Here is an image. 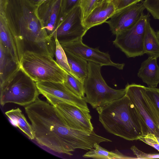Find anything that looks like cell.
Masks as SVG:
<instances>
[{
    "instance_id": "cell-1",
    "label": "cell",
    "mask_w": 159,
    "mask_h": 159,
    "mask_svg": "<svg viewBox=\"0 0 159 159\" xmlns=\"http://www.w3.org/2000/svg\"><path fill=\"white\" fill-rule=\"evenodd\" d=\"M35 140L53 151L69 155L77 149H90L94 135L67 127L54 106L39 98L25 108Z\"/></svg>"
},
{
    "instance_id": "cell-2",
    "label": "cell",
    "mask_w": 159,
    "mask_h": 159,
    "mask_svg": "<svg viewBox=\"0 0 159 159\" xmlns=\"http://www.w3.org/2000/svg\"><path fill=\"white\" fill-rule=\"evenodd\" d=\"M37 7L29 0H8L5 15L20 58L27 51L50 54L55 49V41L47 34Z\"/></svg>"
},
{
    "instance_id": "cell-3",
    "label": "cell",
    "mask_w": 159,
    "mask_h": 159,
    "mask_svg": "<svg viewBox=\"0 0 159 159\" xmlns=\"http://www.w3.org/2000/svg\"><path fill=\"white\" fill-rule=\"evenodd\" d=\"M96 109L99 121L108 132L129 141L139 140L143 134L139 115L125 94Z\"/></svg>"
},
{
    "instance_id": "cell-4",
    "label": "cell",
    "mask_w": 159,
    "mask_h": 159,
    "mask_svg": "<svg viewBox=\"0 0 159 159\" xmlns=\"http://www.w3.org/2000/svg\"><path fill=\"white\" fill-rule=\"evenodd\" d=\"M39 94L35 82L20 67L0 85V103L2 106L12 103L25 107L35 102Z\"/></svg>"
},
{
    "instance_id": "cell-5",
    "label": "cell",
    "mask_w": 159,
    "mask_h": 159,
    "mask_svg": "<svg viewBox=\"0 0 159 159\" xmlns=\"http://www.w3.org/2000/svg\"><path fill=\"white\" fill-rule=\"evenodd\" d=\"M48 55L27 51L21 56L20 67L35 82L64 83L67 72Z\"/></svg>"
},
{
    "instance_id": "cell-6",
    "label": "cell",
    "mask_w": 159,
    "mask_h": 159,
    "mask_svg": "<svg viewBox=\"0 0 159 159\" xmlns=\"http://www.w3.org/2000/svg\"><path fill=\"white\" fill-rule=\"evenodd\" d=\"M88 62L89 72L84 82V91L86 101L92 108L96 109L125 95V88L116 89L107 84L101 74V65Z\"/></svg>"
},
{
    "instance_id": "cell-7",
    "label": "cell",
    "mask_w": 159,
    "mask_h": 159,
    "mask_svg": "<svg viewBox=\"0 0 159 159\" xmlns=\"http://www.w3.org/2000/svg\"><path fill=\"white\" fill-rule=\"evenodd\" d=\"M148 14L143 15L138 22L129 29L116 35L113 44L128 58L135 57L144 54L143 40Z\"/></svg>"
},
{
    "instance_id": "cell-8",
    "label": "cell",
    "mask_w": 159,
    "mask_h": 159,
    "mask_svg": "<svg viewBox=\"0 0 159 159\" xmlns=\"http://www.w3.org/2000/svg\"><path fill=\"white\" fill-rule=\"evenodd\" d=\"M87 31L82 24V11L79 5L63 16L53 38H56L61 44L72 42L82 40Z\"/></svg>"
},
{
    "instance_id": "cell-9",
    "label": "cell",
    "mask_w": 159,
    "mask_h": 159,
    "mask_svg": "<svg viewBox=\"0 0 159 159\" xmlns=\"http://www.w3.org/2000/svg\"><path fill=\"white\" fill-rule=\"evenodd\" d=\"M35 83L39 94L43 95L52 106L60 102H66L89 110L85 97L80 98L74 94L63 83L50 81Z\"/></svg>"
},
{
    "instance_id": "cell-10",
    "label": "cell",
    "mask_w": 159,
    "mask_h": 159,
    "mask_svg": "<svg viewBox=\"0 0 159 159\" xmlns=\"http://www.w3.org/2000/svg\"><path fill=\"white\" fill-rule=\"evenodd\" d=\"M53 106L67 127L89 133L94 131L89 110L66 102Z\"/></svg>"
},
{
    "instance_id": "cell-11",
    "label": "cell",
    "mask_w": 159,
    "mask_h": 159,
    "mask_svg": "<svg viewBox=\"0 0 159 159\" xmlns=\"http://www.w3.org/2000/svg\"><path fill=\"white\" fill-rule=\"evenodd\" d=\"M145 9L143 2L130 5L116 10L106 23L112 33L116 35L133 27L143 14Z\"/></svg>"
},
{
    "instance_id": "cell-12",
    "label": "cell",
    "mask_w": 159,
    "mask_h": 159,
    "mask_svg": "<svg viewBox=\"0 0 159 159\" xmlns=\"http://www.w3.org/2000/svg\"><path fill=\"white\" fill-rule=\"evenodd\" d=\"M141 85L132 83L125 86V95L134 106L142 121L143 134L148 133L159 137V129L153 120L141 90Z\"/></svg>"
},
{
    "instance_id": "cell-13",
    "label": "cell",
    "mask_w": 159,
    "mask_h": 159,
    "mask_svg": "<svg viewBox=\"0 0 159 159\" xmlns=\"http://www.w3.org/2000/svg\"><path fill=\"white\" fill-rule=\"evenodd\" d=\"M65 51L75 54L87 61L99 64L102 66H110L123 70L125 64L113 62L110 55L100 51L98 49L90 48L84 44L82 40L61 44Z\"/></svg>"
},
{
    "instance_id": "cell-14",
    "label": "cell",
    "mask_w": 159,
    "mask_h": 159,
    "mask_svg": "<svg viewBox=\"0 0 159 159\" xmlns=\"http://www.w3.org/2000/svg\"><path fill=\"white\" fill-rule=\"evenodd\" d=\"M63 1L46 0L37 7L39 18L48 36L53 39L55 32L63 16Z\"/></svg>"
},
{
    "instance_id": "cell-15",
    "label": "cell",
    "mask_w": 159,
    "mask_h": 159,
    "mask_svg": "<svg viewBox=\"0 0 159 159\" xmlns=\"http://www.w3.org/2000/svg\"><path fill=\"white\" fill-rule=\"evenodd\" d=\"M116 11L114 4L104 1L98 5L82 21V24L88 31L92 27L106 22Z\"/></svg>"
},
{
    "instance_id": "cell-16",
    "label": "cell",
    "mask_w": 159,
    "mask_h": 159,
    "mask_svg": "<svg viewBox=\"0 0 159 159\" xmlns=\"http://www.w3.org/2000/svg\"><path fill=\"white\" fill-rule=\"evenodd\" d=\"M138 76L149 87H156L159 83V66L157 58L148 57L141 63Z\"/></svg>"
},
{
    "instance_id": "cell-17",
    "label": "cell",
    "mask_w": 159,
    "mask_h": 159,
    "mask_svg": "<svg viewBox=\"0 0 159 159\" xmlns=\"http://www.w3.org/2000/svg\"><path fill=\"white\" fill-rule=\"evenodd\" d=\"M0 44L9 53L14 60L20 64L15 42L8 26L5 12L0 13Z\"/></svg>"
},
{
    "instance_id": "cell-18",
    "label": "cell",
    "mask_w": 159,
    "mask_h": 159,
    "mask_svg": "<svg viewBox=\"0 0 159 159\" xmlns=\"http://www.w3.org/2000/svg\"><path fill=\"white\" fill-rule=\"evenodd\" d=\"M11 56L0 44V85L7 80L20 68Z\"/></svg>"
},
{
    "instance_id": "cell-19",
    "label": "cell",
    "mask_w": 159,
    "mask_h": 159,
    "mask_svg": "<svg viewBox=\"0 0 159 159\" xmlns=\"http://www.w3.org/2000/svg\"><path fill=\"white\" fill-rule=\"evenodd\" d=\"M65 52L70 68L71 74L84 83L89 72L88 62L86 60L72 53L66 51Z\"/></svg>"
},
{
    "instance_id": "cell-20",
    "label": "cell",
    "mask_w": 159,
    "mask_h": 159,
    "mask_svg": "<svg viewBox=\"0 0 159 159\" xmlns=\"http://www.w3.org/2000/svg\"><path fill=\"white\" fill-rule=\"evenodd\" d=\"M143 49L144 53L148 57L157 59L159 57V41L156 33L150 25L149 18L146 24Z\"/></svg>"
},
{
    "instance_id": "cell-21",
    "label": "cell",
    "mask_w": 159,
    "mask_h": 159,
    "mask_svg": "<svg viewBox=\"0 0 159 159\" xmlns=\"http://www.w3.org/2000/svg\"><path fill=\"white\" fill-rule=\"evenodd\" d=\"M5 114L11 123L19 128L31 140L35 139L34 133L32 126L27 121L19 108L13 109L6 111Z\"/></svg>"
},
{
    "instance_id": "cell-22",
    "label": "cell",
    "mask_w": 159,
    "mask_h": 159,
    "mask_svg": "<svg viewBox=\"0 0 159 159\" xmlns=\"http://www.w3.org/2000/svg\"><path fill=\"white\" fill-rule=\"evenodd\" d=\"M83 157L97 159H128L137 158L126 156L117 149L109 151L96 143L94 147L85 153Z\"/></svg>"
},
{
    "instance_id": "cell-23",
    "label": "cell",
    "mask_w": 159,
    "mask_h": 159,
    "mask_svg": "<svg viewBox=\"0 0 159 159\" xmlns=\"http://www.w3.org/2000/svg\"><path fill=\"white\" fill-rule=\"evenodd\" d=\"M73 93L79 97L84 98V83L71 74L67 73L66 80L63 83Z\"/></svg>"
},
{
    "instance_id": "cell-24",
    "label": "cell",
    "mask_w": 159,
    "mask_h": 159,
    "mask_svg": "<svg viewBox=\"0 0 159 159\" xmlns=\"http://www.w3.org/2000/svg\"><path fill=\"white\" fill-rule=\"evenodd\" d=\"M54 39L56 43L55 56L56 61L58 65L67 73L71 74L66 52L56 38Z\"/></svg>"
},
{
    "instance_id": "cell-25",
    "label": "cell",
    "mask_w": 159,
    "mask_h": 159,
    "mask_svg": "<svg viewBox=\"0 0 159 159\" xmlns=\"http://www.w3.org/2000/svg\"><path fill=\"white\" fill-rule=\"evenodd\" d=\"M145 87V86L141 85V91L149 107L152 118L159 129V110L146 93Z\"/></svg>"
},
{
    "instance_id": "cell-26",
    "label": "cell",
    "mask_w": 159,
    "mask_h": 159,
    "mask_svg": "<svg viewBox=\"0 0 159 159\" xmlns=\"http://www.w3.org/2000/svg\"><path fill=\"white\" fill-rule=\"evenodd\" d=\"M99 0H80V6L81 10L82 21L97 6Z\"/></svg>"
},
{
    "instance_id": "cell-27",
    "label": "cell",
    "mask_w": 159,
    "mask_h": 159,
    "mask_svg": "<svg viewBox=\"0 0 159 159\" xmlns=\"http://www.w3.org/2000/svg\"><path fill=\"white\" fill-rule=\"evenodd\" d=\"M142 2L153 18L159 20V0H144Z\"/></svg>"
},
{
    "instance_id": "cell-28",
    "label": "cell",
    "mask_w": 159,
    "mask_h": 159,
    "mask_svg": "<svg viewBox=\"0 0 159 159\" xmlns=\"http://www.w3.org/2000/svg\"><path fill=\"white\" fill-rule=\"evenodd\" d=\"M139 140L151 146L159 152V143L157 137L154 134L148 133L140 137Z\"/></svg>"
},
{
    "instance_id": "cell-29",
    "label": "cell",
    "mask_w": 159,
    "mask_h": 159,
    "mask_svg": "<svg viewBox=\"0 0 159 159\" xmlns=\"http://www.w3.org/2000/svg\"><path fill=\"white\" fill-rule=\"evenodd\" d=\"M130 149L137 159H154L159 158V154L148 153L139 150L135 146H132Z\"/></svg>"
},
{
    "instance_id": "cell-30",
    "label": "cell",
    "mask_w": 159,
    "mask_h": 159,
    "mask_svg": "<svg viewBox=\"0 0 159 159\" xmlns=\"http://www.w3.org/2000/svg\"><path fill=\"white\" fill-rule=\"evenodd\" d=\"M148 95L154 102L159 110V89L156 87H145Z\"/></svg>"
},
{
    "instance_id": "cell-31",
    "label": "cell",
    "mask_w": 159,
    "mask_h": 159,
    "mask_svg": "<svg viewBox=\"0 0 159 159\" xmlns=\"http://www.w3.org/2000/svg\"><path fill=\"white\" fill-rule=\"evenodd\" d=\"M80 0H63L62 12L63 16L68 13L75 7L80 5Z\"/></svg>"
},
{
    "instance_id": "cell-32",
    "label": "cell",
    "mask_w": 159,
    "mask_h": 159,
    "mask_svg": "<svg viewBox=\"0 0 159 159\" xmlns=\"http://www.w3.org/2000/svg\"><path fill=\"white\" fill-rule=\"evenodd\" d=\"M142 0H119L115 4L116 11L130 5L139 2Z\"/></svg>"
},
{
    "instance_id": "cell-33",
    "label": "cell",
    "mask_w": 159,
    "mask_h": 159,
    "mask_svg": "<svg viewBox=\"0 0 159 159\" xmlns=\"http://www.w3.org/2000/svg\"><path fill=\"white\" fill-rule=\"evenodd\" d=\"M8 0H0V13L5 12Z\"/></svg>"
},
{
    "instance_id": "cell-34",
    "label": "cell",
    "mask_w": 159,
    "mask_h": 159,
    "mask_svg": "<svg viewBox=\"0 0 159 159\" xmlns=\"http://www.w3.org/2000/svg\"><path fill=\"white\" fill-rule=\"evenodd\" d=\"M36 7H38L46 0H29Z\"/></svg>"
},
{
    "instance_id": "cell-35",
    "label": "cell",
    "mask_w": 159,
    "mask_h": 159,
    "mask_svg": "<svg viewBox=\"0 0 159 159\" xmlns=\"http://www.w3.org/2000/svg\"><path fill=\"white\" fill-rule=\"evenodd\" d=\"M118 0H99L97 5L101 3L104 1H107L111 2L113 3L114 4H115Z\"/></svg>"
},
{
    "instance_id": "cell-36",
    "label": "cell",
    "mask_w": 159,
    "mask_h": 159,
    "mask_svg": "<svg viewBox=\"0 0 159 159\" xmlns=\"http://www.w3.org/2000/svg\"><path fill=\"white\" fill-rule=\"evenodd\" d=\"M156 33L157 35L159 41V30H158Z\"/></svg>"
}]
</instances>
